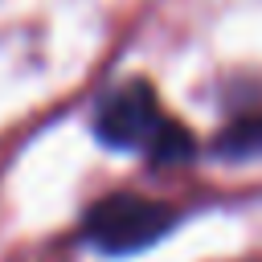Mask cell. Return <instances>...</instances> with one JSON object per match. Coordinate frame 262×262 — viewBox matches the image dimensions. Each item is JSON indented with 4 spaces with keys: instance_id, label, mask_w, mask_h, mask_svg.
I'll return each mask as SVG.
<instances>
[{
    "instance_id": "cell-1",
    "label": "cell",
    "mask_w": 262,
    "mask_h": 262,
    "mask_svg": "<svg viewBox=\"0 0 262 262\" xmlns=\"http://www.w3.org/2000/svg\"><path fill=\"white\" fill-rule=\"evenodd\" d=\"M94 139L115 151H143L156 168H172L196 156V139L176 123L143 78L106 90L94 106Z\"/></svg>"
},
{
    "instance_id": "cell-2",
    "label": "cell",
    "mask_w": 262,
    "mask_h": 262,
    "mask_svg": "<svg viewBox=\"0 0 262 262\" xmlns=\"http://www.w3.org/2000/svg\"><path fill=\"white\" fill-rule=\"evenodd\" d=\"M176 221H180V213L156 196L111 192L86 209L82 237L106 258H127V254H139V250L164 242Z\"/></svg>"
},
{
    "instance_id": "cell-3",
    "label": "cell",
    "mask_w": 262,
    "mask_h": 262,
    "mask_svg": "<svg viewBox=\"0 0 262 262\" xmlns=\"http://www.w3.org/2000/svg\"><path fill=\"white\" fill-rule=\"evenodd\" d=\"M213 151H217L221 160H233V164L262 156V111H250V115L233 119V123L213 139Z\"/></svg>"
}]
</instances>
